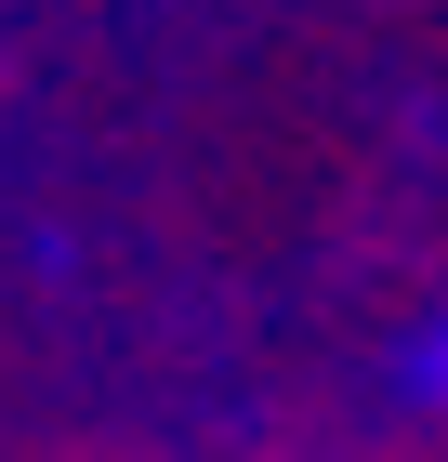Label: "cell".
Listing matches in <instances>:
<instances>
[{"label": "cell", "instance_id": "6da1fadb", "mask_svg": "<svg viewBox=\"0 0 448 462\" xmlns=\"http://www.w3.org/2000/svg\"><path fill=\"white\" fill-rule=\"evenodd\" d=\"M396 396H409V410H448V304L396 344Z\"/></svg>", "mask_w": 448, "mask_h": 462}]
</instances>
